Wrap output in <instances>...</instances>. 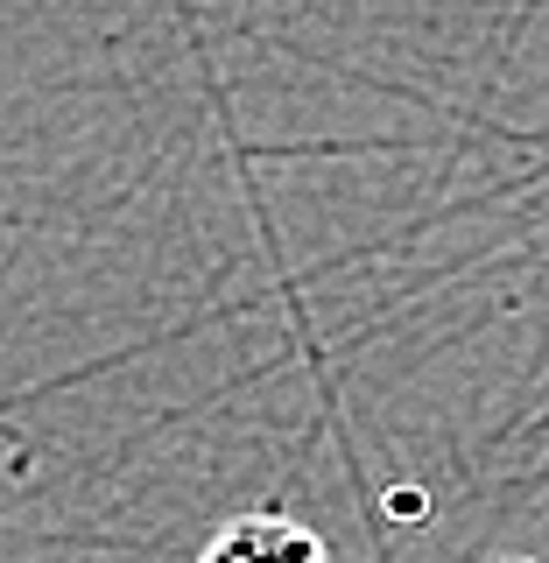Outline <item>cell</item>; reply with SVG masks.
Instances as JSON below:
<instances>
[{
	"label": "cell",
	"mask_w": 549,
	"mask_h": 563,
	"mask_svg": "<svg viewBox=\"0 0 549 563\" xmlns=\"http://www.w3.org/2000/svg\"><path fill=\"white\" fill-rule=\"evenodd\" d=\"M198 563H331V550H325L317 528L275 515V507H254V515L226 521L219 536L205 542Z\"/></svg>",
	"instance_id": "cell-1"
},
{
	"label": "cell",
	"mask_w": 549,
	"mask_h": 563,
	"mask_svg": "<svg viewBox=\"0 0 549 563\" xmlns=\"http://www.w3.org/2000/svg\"><path fill=\"white\" fill-rule=\"evenodd\" d=\"M501 563H536V556H501Z\"/></svg>",
	"instance_id": "cell-2"
}]
</instances>
